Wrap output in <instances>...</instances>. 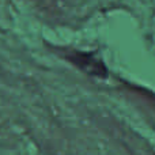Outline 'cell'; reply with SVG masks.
Wrapping results in <instances>:
<instances>
[{"instance_id": "cell-1", "label": "cell", "mask_w": 155, "mask_h": 155, "mask_svg": "<svg viewBox=\"0 0 155 155\" xmlns=\"http://www.w3.org/2000/svg\"><path fill=\"white\" fill-rule=\"evenodd\" d=\"M70 60L76 64L79 68H82L83 71H86L87 74L94 76H99V78H105L107 75L106 67L104 65V63L97 60L94 56L87 53H74L72 56H70Z\"/></svg>"}]
</instances>
